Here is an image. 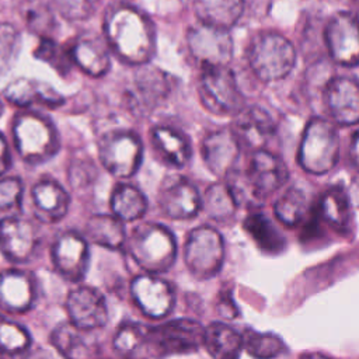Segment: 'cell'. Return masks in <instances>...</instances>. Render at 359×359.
Wrapping results in <instances>:
<instances>
[{"label":"cell","mask_w":359,"mask_h":359,"mask_svg":"<svg viewBox=\"0 0 359 359\" xmlns=\"http://www.w3.org/2000/svg\"><path fill=\"white\" fill-rule=\"evenodd\" d=\"M104 39L123 62L147 65L156 52V29L140 10L119 4L107 10L104 17Z\"/></svg>","instance_id":"1"},{"label":"cell","mask_w":359,"mask_h":359,"mask_svg":"<svg viewBox=\"0 0 359 359\" xmlns=\"http://www.w3.org/2000/svg\"><path fill=\"white\" fill-rule=\"evenodd\" d=\"M226 177V184L233 192L237 205H240L248 201L259 202L276 192L287 181L289 171L279 156L261 149L250 156L243 178L234 170Z\"/></svg>","instance_id":"2"},{"label":"cell","mask_w":359,"mask_h":359,"mask_svg":"<svg viewBox=\"0 0 359 359\" xmlns=\"http://www.w3.org/2000/svg\"><path fill=\"white\" fill-rule=\"evenodd\" d=\"M247 62L264 83L286 77L296 63V50L283 35L272 31L257 34L247 48Z\"/></svg>","instance_id":"3"},{"label":"cell","mask_w":359,"mask_h":359,"mask_svg":"<svg viewBox=\"0 0 359 359\" xmlns=\"http://www.w3.org/2000/svg\"><path fill=\"white\" fill-rule=\"evenodd\" d=\"M128 248L135 262L149 273L167 271L177 257L172 233L158 223L136 226L128 240Z\"/></svg>","instance_id":"4"},{"label":"cell","mask_w":359,"mask_h":359,"mask_svg":"<svg viewBox=\"0 0 359 359\" xmlns=\"http://www.w3.org/2000/svg\"><path fill=\"white\" fill-rule=\"evenodd\" d=\"M339 156V137L335 126L328 119L311 118L300 140L297 160L300 167L316 175H323L331 171Z\"/></svg>","instance_id":"5"},{"label":"cell","mask_w":359,"mask_h":359,"mask_svg":"<svg viewBox=\"0 0 359 359\" xmlns=\"http://www.w3.org/2000/svg\"><path fill=\"white\" fill-rule=\"evenodd\" d=\"M13 136L20 157L31 164L45 163L59 150V136L53 123L35 112L15 116Z\"/></svg>","instance_id":"6"},{"label":"cell","mask_w":359,"mask_h":359,"mask_svg":"<svg viewBox=\"0 0 359 359\" xmlns=\"http://www.w3.org/2000/svg\"><path fill=\"white\" fill-rule=\"evenodd\" d=\"M198 94L205 109L213 115H231L243 109V94L233 72L227 66L202 69Z\"/></svg>","instance_id":"7"},{"label":"cell","mask_w":359,"mask_h":359,"mask_svg":"<svg viewBox=\"0 0 359 359\" xmlns=\"http://www.w3.org/2000/svg\"><path fill=\"white\" fill-rule=\"evenodd\" d=\"M143 156L140 137L125 129L104 133L98 140V157L102 167L112 175L128 178L133 175Z\"/></svg>","instance_id":"8"},{"label":"cell","mask_w":359,"mask_h":359,"mask_svg":"<svg viewBox=\"0 0 359 359\" xmlns=\"http://www.w3.org/2000/svg\"><path fill=\"white\" fill-rule=\"evenodd\" d=\"M184 259L194 276L199 279L215 276L224 261L223 237L210 226L195 227L187 237Z\"/></svg>","instance_id":"9"},{"label":"cell","mask_w":359,"mask_h":359,"mask_svg":"<svg viewBox=\"0 0 359 359\" xmlns=\"http://www.w3.org/2000/svg\"><path fill=\"white\" fill-rule=\"evenodd\" d=\"M171 88L170 74L154 66L142 65L125 93L126 107L137 116L149 115L170 95Z\"/></svg>","instance_id":"10"},{"label":"cell","mask_w":359,"mask_h":359,"mask_svg":"<svg viewBox=\"0 0 359 359\" xmlns=\"http://www.w3.org/2000/svg\"><path fill=\"white\" fill-rule=\"evenodd\" d=\"M187 43L192 57L202 69L224 67L233 57V41L226 29L199 22L189 28Z\"/></svg>","instance_id":"11"},{"label":"cell","mask_w":359,"mask_h":359,"mask_svg":"<svg viewBox=\"0 0 359 359\" xmlns=\"http://www.w3.org/2000/svg\"><path fill=\"white\" fill-rule=\"evenodd\" d=\"M324 41L334 62L342 66L358 65L359 36L356 17L352 13H335L324 28Z\"/></svg>","instance_id":"12"},{"label":"cell","mask_w":359,"mask_h":359,"mask_svg":"<svg viewBox=\"0 0 359 359\" xmlns=\"http://www.w3.org/2000/svg\"><path fill=\"white\" fill-rule=\"evenodd\" d=\"M157 199L163 213L174 220L192 219L202 209L199 191L182 175L165 177L158 188Z\"/></svg>","instance_id":"13"},{"label":"cell","mask_w":359,"mask_h":359,"mask_svg":"<svg viewBox=\"0 0 359 359\" xmlns=\"http://www.w3.org/2000/svg\"><path fill=\"white\" fill-rule=\"evenodd\" d=\"M112 344L121 359H163L165 356L156 327L139 323L122 324Z\"/></svg>","instance_id":"14"},{"label":"cell","mask_w":359,"mask_h":359,"mask_svg":"<svg viewBox=\"0 0 359 359\" xmlns=\"http://www.w3.org/2000/svg\"><path fill=\"white\" fill-rule=\"evenodd\" d=\"M52 261L56 271L67 280L79 282L88 266V245L84 237L74 231L57 236L52 245Z\"/></svg>","instance_id":"15"},{"label":"cell","mask_w":359,"mask_h":359,"mask_svg":"<svg viewBox=\"0 0 359 359\" xmlns=\"http://www.w3.org/2000/svg\"><path fill=\"white\" fill-rule=\"evenodd\" d=\"M130 292L136 306L151 318H163L174 307L171 286L153 273L136 276L132 280Z\"/></svg>","instance_id":"16"},{"label":"cell","mask_w":359,"mask_h":359,"mask_svg":"<svg viewBox=\"0 0 359 359\" xmlns=\"http://www.w3.org/2000/svg\"><path fill=\"white\" fill-rule=\"evenodd\" d=\"M70 323L81 330L104 327L108 321V310L104 296L93 287L80 286L72 290L66 299Z\"/></svg>","instance_id":"17"},{"label":"cell","mask_w":359,"mask_h":359,"mask_svg":"<svg viewBox=\"0 0 359 359\" xmlns=\"http://www.w3.org/2000/svg\"><path fill=\"white\" fill-rule=\"evenodd\" d=\"M38 245V234L32 223L20 217L0 220V251L11 262H27Z\"/></svg>","instance_id":"18"},{"label":"cell","mask_w":359,"mask_h":359,"mask_svg":"<svg viewBox=\"0 0 359 359\" xmlns=\"http://www.w3.org/2000/svg\"><path fill=\"white\" fill-rule=\"evenodd\" d=\"M240 143L231 129H217L208 133L201 143V156L209 171L217 177L234 170L238 160Z\"/></svg>","instance_id":"19"},{"label":"cell","mask_w":359,"mask_h":359,"mask_svg":"<svg viewBox=\"0 0 359 359\" xmlns=\"http://www.w3.org/2000/svg\"><path fill=\"white\" fill-rule=\"evenodd\" d=\"M324 104L339 125H355L359 119V88L353 79L334 77L324 88Z\"/></svg>","instance_id":"20"},{"label":"cell","mask_w":359,"mask_h":359,"mask_svg":"<svg viewBox=\"0 0 359 359\" xmlns=\"http://www.w3.org/2000/svg\"><path fill=\"white\" fill-rule=\"evenodd\" d=\"M234 128L231 129L238 143L255 150H261L273 136L276 125L273 118L261 107L243 108L236 114Z\"/></svg>","instance_id":"21"},{"label":"cell","mask_w":359,"mask_h":359,"mask_svg":"<svg viewBox=\"0 0 359 359\" xmlns=\"http://www.w3.org/2000/svg\"><path fill=\"white\" fill-rule=\"evenodd\" d=\"M205 328L195 320L175 318L156 327L160 345L165 355L189 353L199 349Z\"/></svg>","instance_id":"22"},{"label":"cell","mask_w":359,"mask_h":359,"mask_svg":"<svg viewBox=\"0 0 359 359\" xmlns=\"http://www.w3.org/2000/svg\"><path fill=\"white\" fill-rule=\"evenodd\" d=\"M70 59L91 77H101L111 67L109 48L104 36L94 32H86L76 39Z\"/></svg>","instance_id":"23"},{"label":"cell","mask_w":359,"mask_h":359,"mask_svg":"<svg viewBox=\"0 0 359 359\" xmlns=\"http://www.w3.org/2000/svg\"><path fill=\"white\" fill-rule=\"evenodd\" d=\"M35 300L32 278L20 269H7L0 273V309L6 313H25Z\"/></svg>","instance_id":"24"},{"label":"cell","mask_w":359,"mask_h":359,"mask_svg":"<svg viewBox=\"0 0 359 359\" xmlns=\"http://www.w3.org/2000/svg\"><path fill=\"white\" fill-rule=\"evenodd\" d=\"M150 140L158 158L168 167L182 168L192 156L189 139L171 126H154L150 132Z\"/></svg>","instance_id":"25"},{"label":"cell","mask_w":359,"mask_h":359,"mask_svg":"<svg viewBox=\"0 0 359 359\" xmlns=\"http://www.w3.org/2000/svg\"><path fill=\"white\" fill-rule=\"evenodd\" d=\"M35 216L45 223H56L62 220L70 205L66 189L52 180L36 182L31 191Z\"/></svg>","instance_id":"26"},{"label":"cell","mask_w":359,"mask_h":359,"mask_svg":"<svg viewBox=\"0 0 359 359\" xmlns=\"http://www.w3.org/2000/svg\"><path fill=\"white\" fill-rule=\"evenodd\" d=\"M50 342L65 359H98L100 346L88 330L74 327L72 323L57 325Z\"/></svg>","instance_id":"27"},{"label":"cell","mask_w":359,"mask_h":359,"mask_svg":"<svg viewBox=\"0 0 359 359\" xmlns=\"http://www.w3.org/2000/svg\"><path fill=\"white\" fill-rule=\"evenodd\" d=\"M316 210L318 217L335 231L342 234H348L351 231L353 224V212L349 194L344 187H330L323 194Z\"/></svg>","instance_id":"28"},{"label":"cell","mask_w":359,"mask_h":359,"mask_svg":"<svg viewBox=\"0 0 359 359\" xmlns=\"http://www.w3.org/2000/svg\"><path fill=\"white\" fill-rule=\"evenodd\" d=\"M194 11L201 24L229 31L244 11V0H195Z\"/></svg>","instance_id":"29"},{"label":"cell","mask_w":359,"mask_h":359,"mask_svg":"<svg viewBox=\"0 0 359 359\" xmlns=\"http://www.w3.org/2000/svg\"><path fill=\"white\" fill-rule=\"evenodd\" d=\"M202 345L213 359H238L243 338L231 327L223 323H212L203 331Z\"/></svg>","instance_id":"30"},{"label":"cell","mask_w":359,"mask_h":359,"mask_svg":"<svg viewBox=\"0 0 359 359\" xmlns=\"http://www.w3.org/2000/svg\"><path fill=\"white\" fill-rule=\"evenodd\" d=\"M4 97L8 102L18 107H28L34 102L46 105H57L62 102L60 95L50 87L28 79L13 80L4 90Z\"/></svg>","instance_id":"31"},{"label":"cell","mask_w":359,"mask_h":359,"mask_svg":"<svg viewBox=\"0 0 359 359\" xmlns=\"http://www.w3.org/2000/svg\"><path fill=\"white\" fill-rule=\"evenodd\" d=\"M109 206L112 215L121 222H133L146 213L147 199L139 188L129 184H118L111 192Z\"/></svg>","instance_id":"32"},{"label":"cell","mask_w":359,"mask_h":359,"mask_svg":"<svg viewBox=\"0 0 359 359\" xmlns=\"http://www.w3.org/2000/svg\"><path fill=\"white\" fill-rule=\"evenodd\" d=\"M273 213L285 226H299L311 213L306 192L299 187H290L275 202Z\"/></svg>","instance_id":"33"},{"label":"cell","mask_w":359,"mask_h":359,"mask_svg":"<svg viewBox=\"0 0 359 359\" xmlns=\"http://www.w3.org/2000/svg\"><path fill=\"white\" fill-rule=\"evenodd\" d=\"M87 237L105 248L119 250L125 244L123 223L114 215H94L86 224Z\"/></svg>","instance_id":"34"},{"label":"cell","mask_w":359,"mask_h":359,"mask_svg":"<svg viewBox=\"0 0 359 359\" xmlns=\"http://www.w3.org/2000/svg\"><path fill=\"white\" fill-rule=\"evenodd\" d=\"M244 229L255 241V244L268 254H278L286 245L283 234L264 213L255 212L248 215L244 220Z\"/></svg>","instance_id":"35"},{"label":"cell","mask_w":359,"mask_h":359,"mask_svg":"<svg viewBox=\"0 0 359 359\" xmlns=\"http://www.w3.org/2000/svg\"><path fill=\"white\" fill-rule=\"evenodd\" d=\"M202 209L209 217L217 222L229 220L237 210V202L230 191L229 185L224 184H212L206 188L205 195L201 196Z\"/></svg>","instance_id":"36"},{"label":"cell","mask_w":359,"mask_h":359,"mask_svg":"<svg viewBox=\"0 0 359 359\" xmlns=\"http://www.w3.org/2000/svg\"><path fill=\"white\" fill-rule=\"evenodd\" d=\"M241 338L243 348L254 359H272L279 356L285 351V344L282 338L272 332L245 330Z\"/></svg>","instance_id":"37"},{"label":"cell","mask_w":359,"mask_h":359,"mask_svg":"<svg viewBox=\"0 0 359 359\" xmlns=\"http://www.w3.org/2000/svg\"><path fill=\"white\" fill-rule=\"evenodd\" d=\"M21 15L27 27L42 35L43 38H48L53 28H55V18L53 14L46 3L42 0H24L20 7Z\"/></svg>","instance_id":"38"},{"label":"cell","mask_w":359,"mask_h":359,"mask_svg":"<svg viewBox=\"0 0 359 359\" xmlns=\"http://www.w3.org/2000/svg\"><path fill=\"white\" fill-rule=\"evenodd\" d=\"M29 344L31 337L22 325L0 316V353L17 355L28 349Z\"/></svg>","instance_id":"39"},{"label":"cell","mask_w":359,"mask_h":359,"mask_svg":"<svg viewBox=\"0 0 359 359\" xmlns=\"http://www.w3.org/2000/svg\"><path fill=\"white\" fill-rule=\"evenodd\" d=\"M20 50V34L14 25L0 22V76L11 69Z\"/></svg>","instance_id":"40"},{"label":"cell","mask_w":359,"mask_h":359,"mask_svg":"<svg viewBox=\"0 0 359 359\" xmlns=\"http://www.w3.org/2000/svg\"><path fill=\"white\" fill-rule=\"evenodd\" d=\"M101 0H52L56 11L69 21L90 18L98 8Z\"/></svg>","instance_id":"41"},{"label":"cell","mask_w":359,"mask_h":359,"mask_svg":"<svg viewBox=\"0 0 359 359\" xmlns=\"http://www.w3.org/2000/svg\"><path fill=\"white\" fill-rule=\"evenodd\" d=\"M35 56L48 62L57 70L65 72L69 67V59H66L59 45H56L50 38H42L39 46L36 48Z\"/></svg>","instance_id":"42"},{"label":"cell","mask_w":359,"mask_h":359,"mask_svg":"<svg viewBox=\"0 0 359 359\" xmlns=\"http://www.w3.org/2000/svg\"><path fill=\"white\" fill-rule=\"evenodd\" d=\"M22 196V184L18 178H0V210L20 205Z\"/></svg>","instance_id":"43"},{"label":"cell","mask_w":359,"mask_h":359,"mask_svg":"<svg viewBox=\"0 0 359 359\" xmlns=\"http://www.w3.org/2000/svg\"><path fill=\"white\" fill-rule=\"evenodd\" d=\"M95 175V168L91 164V161H76L72 163L70 170H69V180L70 182L77 187L81 184H87L88 181L93 180V177Z\"/></svg>","instance_id":"44"},{"label":"cell","mask_w":359,"mask_h":359,"mask_svg":"<svg viewBox=\"0 0 359 359\" xmlns=\"http://www.w3.org/2000/svg\"><path fill=\"white\" fill-rule=\"evenodd\" d=\"M217 310L222 316H224L226 318H234L237 317V307L234 304V302L231 300L230 296L223 294L217 303Z\"/></svg>","instance_id":"45"},{"label":"cell","mask_w":359,"mask_h":359,"mask_svg":"<svg viewBox=\"0 0 359 359\" xmlns=\"http://www.w3.org/2000/svg\"><path fill=\"white\" fill-rule=\"evenodd\" d=\"M10 167V151L6 143V139L0 133V178Z\"/></svg>","instance_id":"46"},{"label":"cell","mask_w":359,"mask_h":359,"mask_svg":"<svg viewBox=\"0 0 359 359\" xmlns=\"http://www.w3.org/2000/svg\"><path fill=\"white\" fill-rule=\"evenodd\" d=\"M351 160L353 165L358 164V133L356 132H353L351 139Z\"/></svg>","instance_id":"47"},{"label":"cell","mask_w":359,"mask_h":359,"mask_svg":"<svg viewBox=\"0 0 359 359\" xmlns=\"http://www.w3.org/2000/svg\"><path fill=\"white\" fill-rule=\"evenodd\" d=\"M299 359H330V358H327L325 355L318 353V352H309V353L302 355Z\"/></svg>","instance_id":"48"},{"label":"cell","mask_w":359,"mask_h":359,"mask_svg":"<svg viewBox=\"0 0 359 359\" xmlns=\"http://www.w3.org/2000/svg\"><path fill=\"white\" fill-rule=\"evenodd\" d=\"M1 111H3V104H1V101H0V114H1Z\"/></svg>","instance_id":"49"}]
</instances>
